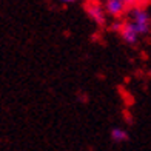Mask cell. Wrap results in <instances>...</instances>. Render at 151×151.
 <instances>
[{
    "label": "cell",
    "instance_id": "obj_5",
    "mask_svg": "<svg viewBox=\"0 0 151 151\" xmlns=\"http://www.w3.org/2000/svg\"><path fill=\"white\" fill-rule=\"evenodd\" d=\"M62 2H65V3H73V2H77V0H62Z\"/></svg>",
    "mask_w": 151,
    "mask_h": 151
},
{
    "label": "cell",
    "instance_id": "obj_4",
    "mask_svg": "<svg viewBox=\"0 0 151 151\" xmlns=\"http://www.w3.org/2000/svg\"><path fill=\"white\" fill-rule=\"evenodd\" d=\"M127 5H131V3H136V2H139V0H123Z\"/></svg>",
    "mask_w": 151,
    "mask_h": 151
},
{
    "label": "cell",
    "instance_id": "obj_3",
    "mask_svg": "<svg viewBox=\"0 0 151 151\" xmlns=\"http://www.w3.org/2000/svg\"><path fill=\"white\" fill-rule=\"evenodd\" d=\"M111 139L116 143H122V142H125L128 139V133L125 131V129H122V128H116V129L111 131Z\"/></svg>",
    "mask_w": 151,
    "mask_h": 151
},
{
    "label": "cell",
    "instance_id": "obj_2",
    "mask_svg": "<svg viewBox=\"0 0 151 151\" xmlns=\"http://www.w3.org/2000/svg\"><path fill=\"white\" fill-rule=\"evenodd\" d=\"M127 8V3L123 0H106V5H105V9L108 14L111 16H120Z\"/></svg>",
    "mask_w": 151,
    "mask_h": 151
},
{
    "label": "cell",
    "instance_id": "obj_1",
    "mask_svg": "<svg viewBox=\"0 0 151 151\" xmlns=\"http://www.w3.org/2000/svg\"><path fill=\"white\" fill-rule=\"evenodd\" d=\"M151 28V19L143 9L136 8L131 11L129 19L122 26V37L128 43H134L143 34H147Z\"/></svg>",
    "mask_w": 151,
    "mask_h": 151
}]
</instances>
